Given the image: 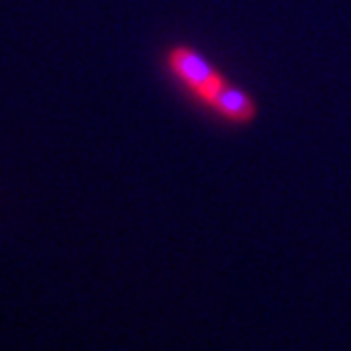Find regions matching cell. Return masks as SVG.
<instances>
[{"label":"cell","mask_w":351,"mask_h":351,"mask_svg":"<svg viewBox=\"0 0 351 351\" xmlns=\"http://www.w3.org/2000/svg\"><path fill=\"white\" fill-rule=\"evenodd\" d=\"M167 62L176 77H178L191 91H195L202 97L204 102L224 83L220 74L202 56L195 53L193 49H186V47L171 49Z\"/></svg>","instance_id":"6da1fadb"},{"label":"cell","mask_w":351,"mask_h":351,"mask_svg":"<svg viewBox=\"0 0 351 351\" xmlns=\"http://www.w3.org/2000/svg\"><path fill=\"white\" fill-rule=\"evenodd\" d=\"M206 102L210 106H214L220 114L229 117L231 121H237V123H247L252 121L254 114H256V106L254 102L250 99L247 93H243L241 89L229 85L227 81H224Z\"/></svg>","instance_id":"7a4b0ae2"}]
</instances>
